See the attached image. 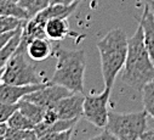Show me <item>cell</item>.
<instances>
[{
	"instance_id": "1",
	"label": "cell",
	"mask_w": 154,
	"mask_h": 140,
	"mask_svg": "<svg viewBox=\"0 0 154 140\" xmlns=\"http://www.w3.org/2000/svg\"><path fill=\"white\" fill-rule=\"evenodd\" d=\"M154 78V62L147 50L142 27L138 24L134 36L129 38V50L123 68L122 81L130 88L142 91Z\"/></svg>"
},
{
	"instance_id": "2",
	"label": "cell",
	"mask_w": 154,
	"mask_h": 140,
	"mask_svg": "<svg viewBox=\"0 0 154 140\" xmlns=\"http://www.w3.org/2000/svg\"><path fill=\"white\" fill-rule=\"evenodd\" d=\"M97 49L104 87L112 89L119 72L124 68L129 50V38L122 28H114L97 43Z\"/></svg>"
},
{
	"instance_id": "3",
	"label": "cell",
	"mask_w": 154,
	"mask_h": 140,
	"mask_svg": "<svg viewBox=\"0 0 154 140\" xmlns=\"http://www.w3.org/2000/svg\"><path fill=\"white\" fill-rule=\"evenodd\" d=\"M54 54L57 62L50 81L73 93H84V75L86 67L85 51L83 49L67 50L57 46Z\"/></svg>"
},
{
	"instance_id": "4",
	"label": "cell",
	"mask_w": 154,
	"mask_h": 140,
	"mask_svg": "<svg viewBox=\"0 0 154 140\" xmlns=\"http://www.w3.org/2000/svg\"><path fill=\"white\" fill-rule=\"evenodd\" d=\"M148 113L146 110L131 113L110 112L106 130L110 132L118 140H140L147 128Z\"/></svg>"
},
{
	"instance_id": "5",
	"label": "cell",
	"mask_w": 154,
	"mask_h": 140,
	"mask_svg": "<svg viewBox=\"0 0 154 140\" xmlns=\"http://www.w3.org/2000/svg\"><path fill=\"white\" fill-rule=\"evenodd\" d=\"M26 49L18 46L17 51L11 56L8 61L4 73H3V82L14 85H30V84H40L46 82L35 67L28 62L26 57Z\"/></svg>"
},
{
	"instance_id": "6",
	"label": "cell",
	"mask_w": 154,
	"mask_h": 140,
	"mask_svg": "<svg viewBox=\"0 0 154 140\" xmlns=\"http://www.w3.org/2000/svg\"><path fill=\"white\" fill-rule=\"evenodd\" d=\"M110 88L103 89L100 94H89L84 100V113L85 117L91 124L97 128H106L108 122V102L110 99Z\"/></svg>"
},
{
	"instance_id": "7",
	"label": "cell",
	"mask_w": 154,
	"mask_h": 140,
	"mask_svg": "<svg viewBox=\"0 0 154 140\" xmlns=\"http://www.w3.org/2000/svg\"><path fill=\"white\" fill-rule=\"evenodd\" d=\"M70 94H73V91H70L69 89L60 84H56L51 81H48L43 88L26 95L23 99L29 100L36 105H39V106H43L44 109H48L52 106V105H55L61 99L69 96Z\"/></svg>"
},
{
	"instance_id": "8",
	"label": "cell",
	"mask_w": 154,
	"mask_h": 140,
	"mask_svg": "<svg viewBox=\"0 0 154 140\" xmlns=\"http://www.w3.org/2000/svg\"><path fill=\"white\" fill-rule=\"evenodd\" d=\"M84 100L83 93H73L57 101L52 106L58 113L60 119L80 118L84 113Z\"/></svg>"
},
{
	"instance_id": "9",
	"label": "cell",
	"mask_w": 154,
	"mask_h": 140,
	"mask_svg": "<svg viewBox=\"0 0 154 140\" xmlns=\"http://www.w3.org/2000/svg\"><path fill=\"white\" fill-rule=\"evenodd\" d=\"M46 82L30 85H14L3 82L0 84V101L6 103H18L26 95L43 88L46 84Z\"/></svg>"
},
{
	"instance_id": "10",
	"label": "cell",
	"mask_w": 154,
	"mask_h": 140,
	"mask_svg": "<svg viewBox=\"0 0 154 140\" xmlns=\"http://www.w3.org/2000/svg\"><path fill=\"white\" fill-rule=\"evenodd\" d=\"M138 24L142 27L144 44L147 46V50L150 55L152 61L154 62V15L152 14L147 4L144 6V10L142 12Z\"/></svg>"
},
{
	"instance_id": "11",
	"label": "cell",
	"mask_w": 154,
	"mask_h": 140,
	"mask_svg": "<svg viewBox=\"0 0 154 140\" xmlns=\"http://www.w3.org/2000/svg\"><path fill=\"white\" fill-rule=\"evenodd\" d=\"M46 37L50 40H63L68 36H76L69 29V24L67 17H55L50 18L45 27Z\"/></svg>"
},
{
	"instance_id": "12",
	"label": "cell",
	"mask_w": 154,
	"mask_h": 140,
	"mask_svg": "<svg viewBox=\"0 0 154 140\" xmlns=\"http://www.w3.org/2000/svg\"><path fill=\"white\" fill-rule=\"evenodd\" d=\"M26 51L29 59L35 62L45 61L54 54V49L50 44V39L48 38H36L32 40L27 45Z\"/></svg>"
},
{
	"instance_id": "13",
	"label": "cell",
	"mask_w": 154,
	"mask_h": 140,
	"mask_svg": "<svg viewBox=\"0 0 154 140\" xmlns=\"http://www.w3.org/2000/svg\"><path fill=\"white\" fill-rule=\"evenodd\" d=\"M18 110L28 118L30 119L34 124H38L43 122L44 119V116H45V110L43 106H39L29 100H26V99H22L20 102H18Z\"/></svg>"
},
{
	"instance_id": "14",
	"label": "cell",
	"mask_w": 154,
	"mask_h": 140,
	"mask_svg": "<svg viewBox=\"0 0 154 140\" xmlns=\"http://www.w3.org/2000/svg\"><path fill=\"white\" fill-rule=\"evenodd\" d=\"M23 27V26H22ZM22 27L18 28L17 33L11 38V40L0 50V69L5 68L8 61L11 59V56L17 51L20 44H21V33H22Z\"/></svg>"
},
{
	"instance_id": "15",
	"label": "cell",
	"mask_w": 154,
	"mask_h": 140,
	"mask_svg": "<svg viewBox=\"0 0 154 140\" xmlns=\"http://www.w3.org/2000/svg\"><path fill=\"white\" fill-rule=\"evenodd\" d=\"M8 128L11 130H26V129H34L35 124L28 119L20 110H17L8 121Z\"/></svg>"
},
{
	"instance_id": "16",
	"label": "cell",
	"mask_w": 154,
	"mask_h": 140,
	"mask_svg": "<svg viewBox=\"0 0 154 140\" xmlns=\"http://www.w3.org/2000/svg\"><path fill=\"white\" fill-rule=\"evenodd\" d=\"M18 5L24 9L29 18H32L36 14L46 9L49 5H51V0H20Z\"/></svg>"
},
{
	"instance_id": "17",
	"label": "cell",
	"mask_w": 154,
	"mask_h": 140,
	"mask_svg": "<svg viewBox=\"0 0 154 140\" xmlns=\"http://www.w3.org/2000/svg\"><path fill=\"white\" fill-rule=\"evenodd\" d=\"M0 15L4 16H14L21 18L23 21L29 20V16L24 9H22L18 3H8V2H0Z\"/></svg>"
},
{
	"instance_id": "18",
	"label": "cell",
	"mask_w": 154,
	"mask_h": 140,
	"mask_svg": "<svg viewBox=\"0 0 154 140\" xmlns=\"http://www.w3.org/2000/svg\"><path fill=\"white\" fill-rule=\"evenodd\" d=\"M142 100L144 110L154 119V78L142 89Z\"/></svg>"
},
{
	"instance_id": "19",
	"label": "cell",
	"mask_w": 154,
	"mask_h": 140,
	"mask_svg": "<svg viewBox=\"0 0 154 140\" xmlns=\"http://www.w3.org/2000/svg\"><path fill=\"white\" fill-rule=\"evenodd\" d=\"M23 22H26V21L17 18V17H14V16L0 15V34L16 30L21 26H23Z\"/></svg>"
},
{
	"instance_id": "20",
	"label": "cell",
	"mask_w": 154,
	"mask_h": 140,
	"mask_svg": "<svg viewBox=\"0 0 154 140\" xmlns=\"http://www.w3.org/2000/svg\"><path fill=\"white\" fill-rule=\"evenodd\" d=\"M4 140H39V136H38L34 129L11 130L8 128Z\"/></svg>"
},
{
	"instance_id": "21",
	"label": "cell",
	"mask_w": 154,
	"mask_h": 140,
	"mask_svg": "<svg viewBox=\"0 0 154 140\" xmlns=\"http://www.w3.org/2000/svg\"><path fill=\"white\" fill-rule=\"evenodd\" d=\"M18 110V103H6L0 101V123H8L9 118Z\"/></svg>"
},
{
	"instance_id": "22",
	"label": "cell",
	"mask_w": 154,
	"mask_h": 140,
	"mask_svg": "<svg viewBox=\"0 0 154 140\" xmlns=\"http://www.w3.org/2000/svg\"><path fill=\"white\" fill-rule=\"evenodd\" d=\"M72 130H66V132H54V133H48L43 136L39 138V140H70L72 138Z\"/></svg>"
},
{
	"instance_id": "23",
	"label": "cell",
	"mask_w": 154,
	"mask_h": 140,
	"mask_svg": "<svg viewBox=\"0 0 154 140\" xmlns=\"http://www.w3.org/2000/svg\"><path fill=\"white\" fill-rule=\"evenodd\" d=\"M21 27H22V26H21ZM21 27H20V28H21ZM17 30H18V28H17L16 30H14V32H9V33L0 34V50H2V49H3V48L11 40V38L17 33Z\"/></svg>"
},
{
	"instance_id": "24",
	"label": "cell",
	"mask_w": 154,
	"mask_h": 140,
	"mask_svg": "<svg viewBox=\"0 0 154 140\" xmlns=\"http://www.w3.org/2000/svg\"><path fill=\"white\" fill-rule=\"evenodd\" d=\"M88 140H118V139L115 138L110 132L104 129V132H102L101 134L95 135V136H92L91 139H88Z\"/></svg>"
},
{
	"instance_id": "25",
	"label": "cell",
	"mask_w": 154,
	"mask_h": 140,
	"mask_svg": "<svg viewBox=\"0 0 154 140\" xmlns=\"http://www.w3.org/2000/svg\"><path fill=\"white\" fill-rule=\"evenodd\" d=\"M141 139H142V140H154V130L147 129V130L142 134Z\"/></svg>"
},
{
	"instance_id": "26",
	"label": "cell",
	"mask_w": 154,
	"mask_h": 140,
	"mask_svg": "<svg viewBox=\"0 0 154 140\" xmlns=\"http://www.w3.org/2000/svg\"><path fill=\"white\" fill-rule=\"evenodd\" d=\"M80 2H82V0H58L57 3L63 4V5H72V4H79Z\"/></svg>"
},
{
	"instance_id": "27",
	"label": "cell",
	"mask_w": 154,
	"mask_h": 140,
	"mask_svg": "<svg viewBox=\"0 0 154 140\" xmlns=\"http://www.w3.org/2000/svg\"><path fill=\"white\" fill-rule=\"evenodd\" d=\"M8 132V124L6 123H0V136H5Z\"/></svg>"
},
{
	"instance_id": "28",
	"label": "cell",
	"mask_w": 154,
	"mask_h": 140,
	"mask_svg": "<svg viewBox=\"0 0 154 140\" xmlns=\"http://www.w3.org/2000/svg\"><path fill=\"white\" fill-rule=\"evenodd\" d=\"M146 4L148 5L149 10L152 11V14L154 15V0H146Z\"/></svg>"
},
{
	"instance_id": "29",
	"label": "cell",
	"mask_w": 154,
	"mask_h": 140,
	"mask_svg": "<svg viewBox=\"0 0 154 140\" xmlns=\"http://www.w3.org/2000/svg\"><path fill=\"white\" fill-rule=\"evenodd\" d=\"M3 73H4V68L0 69V84L3 83Z\"/></svg>"
},
{
	"instance_id": "30",
	"label": "cell",
	"mask_w": 154,
	"mask_h": 140,
	"mask_svg": "<svg viewBox=\"0 0 154 140\" xmlns=\"http://www.w3.org/2000/svg\"><path fill=\"white\" fill-rule=\"evenodd\" d=\"M0 2H8V3H18L20 0H0Z\"/></svg>"
},
{
	"instance_id": "31",
	"label": "cell",
	"mask_w": 154,
	"mask_h": 140,
	"mask_svg": "<svg viewBox=\"0 0 154 140\" xmlns=\"http://www.w3.org/2000/svg\"><path fill=\"white\" fill-rule=\"evenodd\" d=\"M58 0H51V4H54V3H57Z\"/></svg>"
},
{
	"instance_id": "32",
	"label": "cell",
	"mask_w": 154,
	"mask_h": 140,
	"mask_svg": "<svg viewBox=\"0 0 154 140\" xmlns=\"http://www.w3.org/2000/svg\"><path fill=\"white\" fill-rule=\"evenodd\" d=\"M0 140H4V136H0Z\"/></svg>"
},
{
	"instance_id": "33",
	"label": "cell",
	"mask_w": 154,
	"mask_h": 140,
	"mask_svg": "<svg viewBox=\"0 0 154 140\" xmlns=\"http://www.w3.org/2000/svg\"><path fill=\"white\" fill-rule=\"evenodd\" d=\"M140 140H142V139H140Z\"/></svg>"
}]
</instances>
